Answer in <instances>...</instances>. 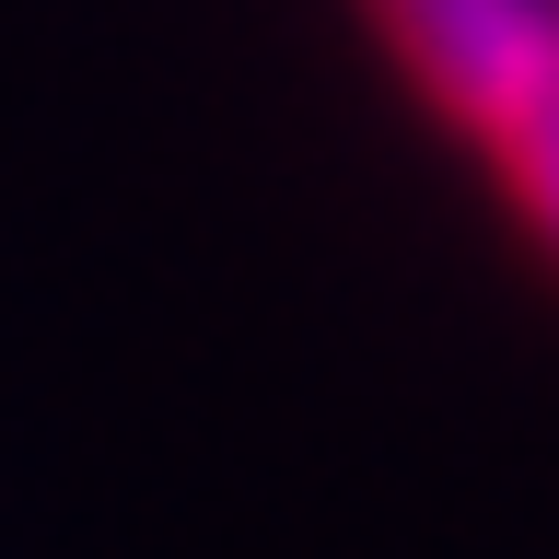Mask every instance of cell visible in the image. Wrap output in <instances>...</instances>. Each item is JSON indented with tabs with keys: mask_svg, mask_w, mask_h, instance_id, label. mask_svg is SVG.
I'll list each match as a JSON object with an SVG mask.
<instances>
[{
	"mask_svg": "<svg viewBox=\"0 0 559 559\" xmlns=\"http://www.w3.org/2000/svg\"><path fill=\"white\" fill-rule=\"evenodd\" d=\"M478 164L501 187V210H513V234L559 269V35H548V59H536V82L501 105V129L478 140Z\"/></svg>",
	"mask_w": 559,
	"mask_h": 559,
	"instance_id": "obj_2",
	"label": "cell"
},
{
	"mask_svg": "<svg viewBox=\"0 0 559 559\" xmlns=\"http://www.w3.org/2000/svg\"><path fill=\"white\" fill-rule=\"evenodd\" d=\"M361 24L384 35V59L408 70V94L431 105L454 140H489L501 105L548 59L559 0H361Z\"/></svg>",
	"mask_w": 559,
	"mask_h": 559,
	"instance_id": "obj_1",
	"label": "cell"
}]
</instances>
